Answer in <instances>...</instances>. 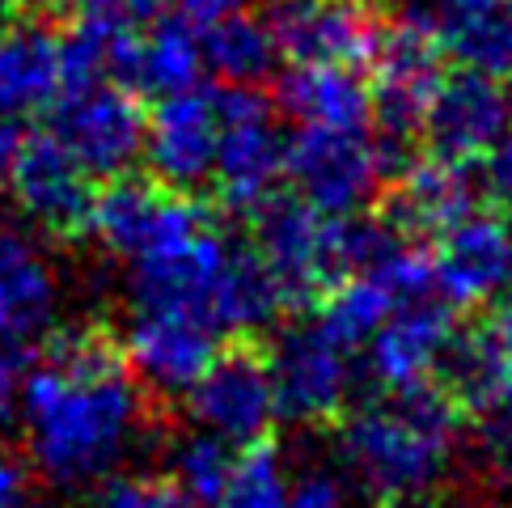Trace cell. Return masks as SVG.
I'll list each match as a JSON object with an SVG mask.
<instances>
[{"instance_id": "cell-1", "label": "cell", "mask_w": 512, "mask_h": 508, "mask_svg": "<svg viewBox=\"0 0 512 508\" xmlns=\"http://www.w3.org/2000/svg\"><path fill=\"white\" fill-rule=\"evenodd\" d=\"M17 424L43 479L85 487L132 453L144 428V386L102 326H72L30 360Z\"/></svg>"}, {"instance_id": "cell-2", "label": "cell", "mask_w": 512, "mask_h": 508, "mask_svg": "<svg viewBox=\"0 0 512 508\" xmlns=\"http://www.w3.org/2000/svg\"><path fill=\"white\" fill-rule=\"evenodd\" d=\"M457 424L453 394L419 381L347 411L339 420V458L377 504H411L445 483Z\"/></svg>"}, {"instance_id": "cell-3", "label": "cell", "mask_w": 512, "mask_h": 508, "mask_svg": "<svg viewBox=\"0 0 512 508\" xmlns=\"http://www.w3.org/2000/svg\"><path fill=\"white\" fill-rule=\"evenodd\" d=\"M369 64V127H377L381 161H386V174H394L411 161V144L424 127L428 98L445 77V51L424 17L411 13L398 26L381 30Z\"/></svg>"}, {"instance_id": "cell-4", "label": "cell", "mask_w": 512, "mask_h": 508, "mask_svg": "<svg viewBox=\"0 0 512 508\" xmlns=\"http://www.w3.org/2000/svg\"><path fill=\"white\" fill-rule=\"evenodd\" d=\"M254 221V254L276 280L284 305L318 301L335 280L347 276L343 216L318 212L297 195H267Z\"/></svg>"}, {"instance_id": "cell-5", "label": "cell", "mask_w": 512, "mask_h": 508, "mask_svg": "<svg viewBox=\"0 0 512 508\" xmlns=\"http://www.w3.org/2000/svg\"><path fill=\"white\" fill-rule=\"evenodd\" d=\"M216 161L212 183L237 212H254L267 195H276L284 178V140L276 127V102L259 94V85H221L216 89Z\"/></svg>"}, {"instance_id": "cell-6", "label": "cell", "mask_w": 512, "mask_h": 508, "mask_svg": "<svg viewBox=\"0 0 512 508\" xmlns=\"http://www.w3.org/2000/svg\"><path fill=\"white\" fill-rule=\"evenodd\" d=\"M284 178L318 212L352 216L377 195L386 161L369 127H297L284 144Z\"/></svg>"}, {"instance_id": "cell-7", "label": "cell", "mask_w": 512, "mask_h": 508, "mask_svg": "<svg viewBox=\"0 0 512 508\" xmlns=\"http://www.w3.org/2000/svg\"><path fill=\"white\" fill-rule=\"evenodd\" d=\"M144 119L140 98L111 77L72 85L51 106V132L94 178H119L136 166Z\"/></svg>"}, {"instance_id": "cell-8", "label": "cell", "mask_w": 512, "mask_h": 508, "mask_svg": "<svg viewBox=\"0 0 512 508\" xmlns=\"http://www.w3.org/2000/svg\"><path fill=\"white\" fill-rule=\"evenodd\" d=\"M356 352L331 339L318 322L288 326L267 356L276 407L292 424H326L343 415L356 377Z\"/></svg>"}, {"instance_id": "cell-9", "label": "cell", "mask_w": 512, "mask_h": 508, "mask_svg": "<svg viewBox=\"0 0 512 508\" xmlns=\"http://www.w3.org/2000/svg\"><path fill=\"white\" fill-rule=\"evenodd\" d=\"M5 183L30 225H39L51 238H81L85 233L89 204H94V174L64 149L51 127L17 140Z\"/></svg>"}, {"instance_id": "cell-10", "label": "cell", "mask_w": 512, "mask_h": 508, "mask_svg": "<svg viewBox=\"0 0 512 508\" xmlns=\"http://www.w3.org/2000/svg\"><path fill=\"white\" fill-rule=\"evenodd\" d=\"M208 225V212L187 199V191H170L161 183H140V178H106V187L94 191L85 233L119 254V259H140L157 246H166L182 233Z\"/></svg>"}, {"instance_id": "cell-11", "label": "cell", "mask_w": 512, "mask_h": 508, "mask_svg": "<svg viewBox=\"0 0 512 508\" xmlns=\"http://www.w3.org/2000/svg\"><path fill=\"white\" fill-rule=\"evenodd\" d=\"M187 398H191L195 424L216 432L233 449L267 441L271 424L280 420L267 356L254 343H237L229 352H216L212 365L187 390Z\"/></svg>"}, {"instance_id": "cell-12", "label": "cell", "mask_w": 512, "mask_h": 508, "mask_svg": "<svg viewBox=\"0 0 512 508\" xmlns=\"http://www.w3.org/2000/svg\"><path fill=\"white\" fill-rule=\"evenodd\" d=\"M229 242L208 225H199L182 238L157 246L132 259V310H170V314H195L212 326V297L216 280L225 271Z\"/></svg>"}, {"instance_id": "cell-13", "label": "cell", "mask_w": 512, "mask_h": 508, "mask_svg": "<svg viewBox=\"0 0 512 508\" xmlns=\"http://www.w3.org/2000/svg\"><path fill=\"white\" fill-rule=\"evenodd\" d=\"M263 22L288 64L360 68L381 39V22L364 0H271Z\"/></svg>"}, {"instance_id": "cell-14", "label": "cell", "mask_w": 512, "mask_h": 508, "mask_svg": "<svg viewBox=\"0 0 512 508\" xmlns=\"http://www.w3.org/2000/svg\"><path fill=\"white\" fill-rule=\"evenodd\" d=\"M508 127H512L508 85L500 77H487V72L457 68V72H445L441 85L432 89L419 136L428 140L432 157L470 166V161H479Z\"/></svg>"}, {"instance_id": "cell-15", "label": "cell", "mask_w": 512, "mask_h": 508, "mask_svg": "<svg viewBox=\"0 0 512 508\" xmlns=\"http://www.w3.org/2000/svg\"><path fill=\"white\" fill-rule=\"evenodd\" d=\"M432 293L449 310H479L512 288V229L496 216L470 212L457 225L436 233Z\"/></svg>"}, {"instance_id": "cell-16", "label": "cell", "mask_w": 512, "mask_h": 508, "mask_svg": "<svg viewBox=\"0 0 512 508\" xmlns=\"http://www.w3.org/2000/svg\"><path fill=\"white\" fill-rule=\"evenodd\" d=\"M221 352V331L195 314L136 310L123 335V360L144 390L161 398L187 394Z\"/></svg>"}, {"instance_id": "cell-17", "label": "cell", "mask_w": 512, "mask_h": 508, "mask_svg": "<svg viewBox=\"0 0 512 508\" xmlns=\"http://www.w3.org/2000/svg\"><path fill=\"white\" fill-rule=\"evenodd\" d=\"M216 89L191 85L178 94L157 98V111L144 119V149L140 157L161 187L195 191L212 178L216 161Z\"/></svg>"}, {"instance_id": "cell-18", "label": "cell", "mask_w": 512, "mask_h": 508, "mask_svg": "<svg viewBox=\"0 0 512 508\" xmlns=\"http://www.w3.org/2000/svg\"><path fill=\"white\" fill-rule=\"evenodd\" d=\"M453 335H457V322L441 297L432 301V293H428V297H415V301H398L390 310V318L369 335V343H364L369 369L386 390L432 381L445 352H449Z\"/></svg>"}, {"instance_id": "cell-19", "label": "cell", "mask_w": 512, "mask_h": 508, "mask_svg": "<svg viewBox=\"0 0 512 508\" xmlns=\"http://www.w3.org/2000/svg\"><path fill=\"white\" fill-rule=\"evenodd\" d=\"M199 72H204V51H199L195 26L178 13H157L111 56L106 77L127 85L136 98H166L199 85Z\"/></svg>"}, {"instance_id": "cell-20", "label": "cell", "mask_w": 512, "mask_h": 508, "mask_svg": "<svg viewBox=\"0 0 512 508\" xmlns=\"http://www.w3.org/2000/svg\"><path fill=\"white\" fill-rule=\"evenodd\" d=\"M60 310V280L30 233L0 225V343L30 348Z\"/></svg>"}, {"instance_id": "cell-21", "label": "cell", "mask_w": 512, "mask_h": 508, "mask_svg": "<svg viewBox=\"0 0 512 508\" xmlns=\"http://www.w3.org/2000/svg\"><path fill=\"white\" fill-rule=\"evenodd\" d=\"M479 195H483V183L462 161H445V157L407 161L402 170H394L386 221L398 233H407V238H419V233L436 238V233L457 225L462 216L479 212Z\"/></svg>"}, {"instance_id": "cell-22", "label": "cell", "mask_w": 512, "mask_h": 508, "mask_svg": "<svg viewBox=\"0 0 512 508\" xmlns=\"http://www.w3.org/2000/svg\"><path fill=\"white\" fill-rule=\"evenodd\" d=\"M64 94L60 34L39 22L0 26V111L9 119L47 115Z\"/></svg>"}, {"instance_id": "cell-23", "label": "cell", "mask_w": 512, "mask_h": 508, "mask_svg": "<svg viewBox=\"0 0 512 508\" xmlns=\"http://www.w3.org/2000/svg\"><path fill=\"white\" fill-rule=\"evenodd\" d=\"M276 106L297 127H369V85L343 64H292L276 85Z\"/></svg>"}, {"instance_id": "cell-24", "label": "cell", "mask_w": 512, "mask_h": 508, "mask_svg": "<svg viewBox=\"0 0 512 508\" xmlns=\"http://www.w3.org/2000/svg\"><path fill=\"white\" fill-rule=\"evenodd\" d=\"M284 310V297L276 280L267 276V267L259 263L254 246H229L225 271L216 280V297H212V326L229 335H254L271 326Z\"/></svg>"}, {"instance_id": "cell-25", "label": "cell", "mask_w": 512, "mask_h": 508, "mask_svg": "<svg viewBox=\"0 0 512 508\" xmlns=\"http://www.w3.org/2000/svg\"><path fill=\"white\" fill-rule=\"evenodd\" d=\"M199 51H204V68L221 85H263L280 60L267 22L263 17H250L246 9L204 22Z\"/></svg>"}, {"instance_id": "cell-26", "label": "cell", "mask_w": 512, "mask_h": 508, "mask_svg": "<svg viewBox=\"0 0 512 508\" xmlns=\"http://www.w3.org/2000/svg\"><path fill=\"white\" fill-rule=\"evenodd\" d=\"M394 305L398 301L373 276H364V271H347L343 280H335L322 293V305H318V318L314 322L331 339H339L343 348L360 352L364 343H369V335L390 318Z\"/></svg>"}, {"instance_id": "cell-27", "label": "cell", "mask_w": 512, "mask_h": 508, "mask_svg": "<svg viewBox=\"0 0 512 508\" xmlns=\"http://www.w3.org/2000/svg\"><path fill=\"white\" fill-rule=\"evenodd\" d=\"M441 39V51L449 60H457L462 68L474 72H487V77H512V9L504 5H491L474 17H462L445 30H436Z\"/></svg>"}, {"instance_id": "cell-28", "label": "cell", "mask_w": 512, "mask_h": 508, "mask_svg": "<svg viewBox=\"0 0 512 508\" xmlns=\"http://www.w3.org/2000/svg\"><path fill=\"white\" fill-rule=\"evenodd\" d=\"M288 470L284 458L267 441H254L242 453H233L229 479L212 508H288Z\"/></svg>"}, {"instance_id": "cell-29", "label": "cell", "mask_w": 512, "mask_h": 508, "mask_svg": "<svg viewBox=\"0 0 512 508\" xmlns=\"http://www.w3.org/2000/svg\"><path fill=\"white\" fill-rule=\"evenodd\" d=\"M229 466H233V445L208 428L187 432V437L170 449V479L182 487V496L195 508L216 504V496H221V487L229 479Z\"/></svg>"}, {"instance_id": "cell-30", "label": "cell", "mask_w": 512, "mask_h": 508, "mask_svg": "<svg viewBox=\"0 0 512 508\" xmlns=\"http://www.w3.org/2000/svg\"><path fill=\"white\" fill-rule=\"evenodd\" d=\"M466 411L474 415L483 462L496 470L504 483H512V377L491 381L483 394H474Z\"/></svg>"}, {"instance_id": "cell-31", "label": "cell", "mask_w": 512, "mask_h": 508, "mask_svg": "<svg viewBox=\"0 0 512 508\" xmlns=\"http://www.w3.org/2000/svg\"><path fill=\"white\" fill-rule=\"evenodd\" d=\"M94 508H195L170 475L149 470H111L94 483Z\"/></svg>"}, {"instance_id": "cell-32", "label": "cell", "mask_w": 512, "mask_h": 508, "mask_svg": "<svg viewBox=\"0 0 512 508\" xmlns=\"http://www.w3.org/2000/svg\"><path fill=\"white\" fill-rule=\"evenodd\" d=\"M26 373H30V352L17 348V343H0V428L17 424Z\"/></svg>"}, {"instance_id": "cell-33", "label": "cell", "mask_w": 512, "mask_h": 508, "mask_svg": "<svg viewBox=\"0 0 512 508\" xmlns=\"http://www.w3.org/2000/svg\"><path fill=\"white\" fill-rule=\"evenodd\" d=\"M0 508H39L34 466L9 449H0Z\"/></svg>"}, {"instance_id": "cell-34", "label": "cell", "mask_w": 512, "mask_h": 508, "mask_svg": "<svg viewBox=\"0 0 512 508\" xmlns=\"http://www.w3.org/2000/svg\"><path fill=\"white\" fill-rule=\"evenodd\" d=\"M288 508H352V500L331 475H305L301 483H292Z\"/></svg>"}, {"instance_id": "cell-35", "label": "cell", "mask_w": 512, "mask_h": 508, "mask_svg": "<svg viewBox=\"0 0 512 508\" xmlns=\"http://www.w3.org/2000/svg\"><path fill=\"white\" fill-rule=\"evenodd\" d=\"M479 161H483V187L496 199H504V204H512V127Z\"/></svg>"}, {"instance_id": "cell-36", "label": "cell", "mask_w": 512, "mask_h": 508, "mask_svg": "<svg viewBox=\"0 0 512 508\" xmlns=\"http://www.w3.org/2000/svg\"><path fill=\"white\" fill-rule=\"evenodd\" d=\"M491 5H500V0H419V17L432 26V34L436 30H445V26H453V22H462V17H474V13H483V9H491Z\"/></svg>"}, {"instance_id": "cell-37", "label": "cell", "mask_w": 512, "mask_h": 508, "mask_svg": "<svg viewBox=\"0 0 512 508\" xmlns=\"http://www.w3.org/2000/svg\"><path fill=\"white\" fill-rule=\"evenodd\" d=\"M483 339H487L491 356L500 360V369L512 377V297H508V301H500V305H496V314L487 318Z\"/></svg>"}, {"instance_id": "cell-38", "label": "cell", "mask_w": 512, "mask_h": 508, "mask_svg": "<svg viewBox=\"0 0 512 508\" xmlns=\"http://www.w3.org/2000/svg\"><path fill=\"white\" fill-rule=\"evenodd\" d=\"M250 5H254V0H174L178 17H187L191 26L216 22V17H225V13H242V9H250Z\"/></svg>"}, {"instance_id": "cell-39", "label": "cell", "mask_w": 512, "mask_h": 508, "mask_svg": "<svg viewBox=\"0 0 512 508\" xmlns=\"http://www.w3.org/2000/svg\"><path fill=\"white\" fill-rule=\"evenodd\" d=\"M17 140H22V132H17V119H9L5 111H0V178H5V170H9V157L17 149Z\"/></svg>"}, {"instance_id": "cell-40", "label": "cell", "mask_w": 512, "mask_h": 508, "mask_svg": "<svg viewBox=\"0 0 512 508\" xmlns=\"http://www.w3.org/2000/svg\"><path fill=\"white\" fill-rule=\"evenodd\" d=\"M22 17V0H0V26H9Z\"/></svg>"}, {"instance_id": "cell-41", "label": "cell", "mask_w": 512, "mask_h": 508, "mask_svg": "<svg viewBox=\"0 0 512 508\" xmlns=\"http://www.w3.org/2000/svg\"><path fill=\"white\" fill-rule=\"evenodd\" d=\"M504 5H508V9H512V0H504Z\"/></svg>"}, {"instance_id": "cell-42", "label": "cell", "mask_w": 512, "mask_h": 508, "mask_svg": "<svg viewBox=\"0 0 512 508\" xmlns=\"http://www.w3.org/2000/svg\"><path fill=\"white\" fill-rule=\"evenodd\" d=\"M64 5H68V0H64Z\"/></svg>"}]
</instances>
